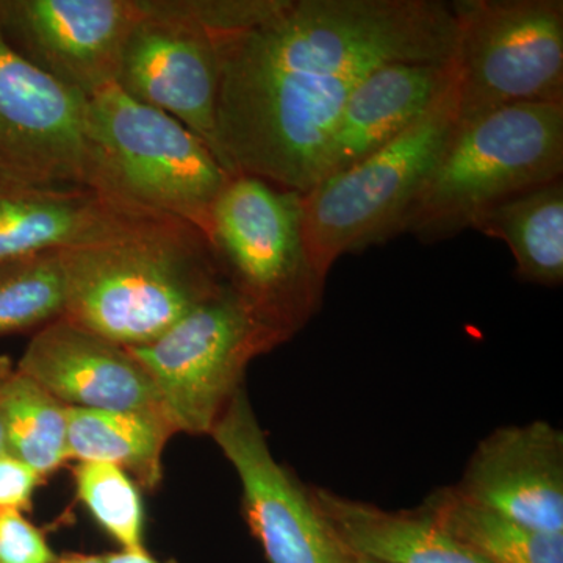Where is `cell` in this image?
Returning <instances> with one entry per match:
<instances>
[{
	"label": "cell",
	"mask_w": 563,
	"mask_h": 563,
	"mask_svg": "<svg viewBox=\"0 0 563 563\" xmlns=\"http://www.w3.org/2000/svg\"><path fill=\"white\" fill-rule=\"evenodd\" d=\"M213 38L218 161L306 195L361 81L390 63L453 60L457 24L442 0H282L261 24Z\"/></svg>",
	"instance_id": "1"
},
{
	"label": "cell",
	"mask_w": 563,
	"mask_h": 563,
	"mask_svg": "<svg viewBox=\"0 0 563 563\" xmlns=\"http://www.w3.org/2000/svg\"><path fill=\"white\" fill-rule=\"evenodd\" d=\"M60 257L62 318L121 346L152 342L228 284L201 231L135 207Z\"/></svg>",
	"instance_id": "2"
},
{
	"label": "cell",
	"mask_w": 563,
	"mask_h": 563,
	"mask_svg": "<svg viewBox=\"0 0 563 563\" xmlns=\"http://www.w3.org/2000/svg\"><path fill=\"white\" fill-rule=\"evenodd\" d=\"M87 136L90 190L188 222L209 240L211 214L232 174L196 133L114 84L88 99Z\"/></svg>",
	"instance_id": "3"
},
{
	"label": "cell",
	"mask_w": 563,
	"mask_h": 563,
	"mask_svg": "<svg viewBox=\"0 0 563 563\" xmlns=\"http://www.w3.org/2000/svg\"><path fill=\"white\" fill-rule=\"evenodd\" d=\"M563 103H518L457 128L399 233L422 243L453 239L477 214L562 179Z\"/></svg>",
	"instance_id": "4"
},
{
	"label": "cell",
	"mask_w": 563,
	"mask_h": 563,
	"mask_svg": "<svg viewBox=\"0 0 563 563\" xmlns=\"http://www.w3.org/2000/svg\"><path fill=\"white\" fill-rule=\"evenodd\" d=\"M457 131V69L431 109L401 135L302 195L303 236L314 269L328 279L344 254L398 235Z\"/></svg>",
	"instance_id": "5"
},
{
	"label": "cell",
	"mask_w": 563,
	"mask_h": 563,
	"mask_svg": "<svg viewBox=\"0 0 563 563\" xmlns=\"http://www.w3.org/2000/svg\"><path fill=\"white\" fill-rule=\"evenodd\" d=\"M209 243L229 287L285 340L320 312L325 279L307 250L301 192L235 174L214 206Z\"/></svg>",
	"instance_id": "6"
},
{
	"label": "cell",
	"mask_w": 563,
	"mask_h": 563,
	"mask_svg": "<svg viewBox=\"0 0 563 563\" xmlns=\"http://www.w3.org/2000/svg\"><path fill=\"white\" fill-rule=\"evenodd\" d=\"M285 342L225 284L157 339L125 347L150 373L176 432L210 435L247 365Z\"/></svg>",
	"instance_id": "7"
},
{
	"label": "cell",
	"mask_w": 563,
	"mask_h": 563,
	"mask_svg": "<svg viewBox=\"0 0 563 563\" xmlns=\"http://www.w3.org/2000/svg\"><path fill=\"white\" fill-rule=\"evenodd\" d=\"M457 128L518 103H563L562 0H457Z\"/></svg>",
	"instance_id": "8"
},
{
	"label": "cell",
	"mask_w": 563,
	"mask_h": 563,
	"mask_svg": "<svg viewBox=\"0 0 563 563\" xmlns=\"http://www.w3.org/2000/svg\"><path fill=\"white\" fill-rule=\"evenodd\" d=\"M210 435L239 476L244 517L269 563L354 562L314 501L312 487L274 457L244 387Z\"/></svg>",
	"instance_id": "9"
},
{
	"label": "cell",
	"mask_w": 563,
	"mask_h": 563,
	"mask_svg": "<svg viewBox=\"0 0 563 563\" xmlns=\"http://www.w3.org/2000/svg\"><path fill=\"white\" fill-rule=\"evenodd\" d=\"M87 102L22 58L0 31V180L90 188Z\"/></svg>",
	"instance_id": "10"
},
{
	"label": "cell",
	"mask_w": 563,
	"mask_h": 563,
	"mask_svg": "<svg viewBox=\"0 0 563 563\" xmlns=\"http://www.w3.org/2000/svg\"><path fill=\"white\" fill-rule=\"evenodd\" d=\"M139 0H0V31L22 58L90 99L117 84Z\"/></svg>",
	"instance_id": "11"
},
{
	"label": "cell",
	"mask_w": 563,
	"mask_h": 563,
	"mask_svg": "<svg viewBox=\"0 0 563 563\" xmlns=\"http://www.w3.org/2000/svg\"><path fill=\"white\" fill-rule=\"evenodd\" d=\"M139 21L122 51L118 87L181 122L217 157L220 57L213 35L166 10L162 0H139Z\"/></svg>",
	"instance_id": "12"
},
{
	"label": "cell",
	"mask_w": 563,
	"mask_h": 563,
	"mask_svg": "<svg viewBox=\"0 0 563 563\" xmlns=\"http://www.w3.org/2000/svg\"><path fill=\"white\" fill-rule=\"evenodd\" d=\"M454 490L536 531L563 533V433L548 421L504 426L477 444Z\"/></svg>",
	"instance_id": "13"
},
{
	"label": "cell",
	"mask_w": 563,
	"mask_h": 563,
	"mask_svg": "<svg viewBox=\"0 0 563 563\" xmlns=\"http://www.w3.org/2000/svg\"><path fill=\"white\" fill-rule=\"evenodd\" d=\"M16 366L65 406L166 417L154 380L128 347L66 318L41 328Z\"/></svg>",
	"instance_id": "14"
},
{
	"label": "cell",
	"mask_w": 563,
	"mask_h": 563,
	"mask_svg": "<svg viewBox=\"0 0 563 563\" xmlns=\"http://www.w3.org/2000/svg\"><path fill=\"white\" fill-rule=\"evenodd\" d=\"M455 69L454 54L450 62L390 63L373 70L344 106L318 181L351 168L407 131L443 95Z\"/></svg>",
	"instance_id": "15"
},
{
	"label": "cell",
	"mask_w": 563,
	"mask_h": 563,
	"mask_svg": "<svg viewBox=\"0 0 563 563\" xmlns=\"http://www.w3.org/2000/svg\"><path fill=\"white\" fill-rule=\"evenodd\" d=\"M128 207L90 188L0 180V262L85 243L109 229Z\"/></svg>",
	"instance_id": "16"
},
{
	"label": "cell",
	"mask_w": 563,
	"mask_h": 563,
	"mask_svg": "<svg viewBox=\"0 0 563 563\" xmlns=\"http://www.w3.org/2000/svg\"><path fill=\"white\" fill-rule=\"evenodd\" d=\"M314 501L352 554L380 563H487L437 523L424 506L385 510L312 487Z\"/></svg>",
	"instance_id": "17"
},
{
	"label": "cell",
	"mask_w": 563,
	"mask_h": 563,
	"mask_svg": "<svg viewBox=\"0 0 563 563\" xmlns=\"http://www.w3.org/2000/svg\"><path fill=\"white\" fill-rule=\"evenodd\" d=\"M470 229L506 243L521 280L561 287L563 177L495 203L477 214Z\"/></svg>",
	"instance_id": "18"
},
{
	"label": "cell",
	"mask_w": 563,
	"mask_h": 563,
	"mask_svg": "<svg viewBox=\"0 0 563 563\" xmlns=\"http://www.w3.org/2000/svg\"><path fill=\"white\" fill-rule=\"evenodd\" d=\"M174 433L163 415L68 407L69 461L111 463L150 490L162 483L163 451Z\"/></svg>",
	"instance_id": "19"
},
{
	"label": "cell",
	"mask_w": 563,
	"mask_h": 563,
	"mask_svg": "<svg viewBox=\"0 0 563 563\" xmlns=\"http://www.w3.org/2000/svg\"><path fill=\"white\" fill-rule=\"evenodd\" d=\"M0 421L7 453L41 476L69 461L68 406L44 390L9 357H0Z\"/></svg>",
	"instance_id": "20"
},
{
	"label": "cell",
	"mask_w": 563,
	"mask_h": 563,
	"mask_svg": "<svg viewBox=\"0 0 563 563\" xmlns=\"http://www.w3.org/2000/svg\"><path fill=\"white\" fill-rule=\"evenodd\" d=\"M422 506L487 563H563V533L536 531L476 506L462 498L453 485L431 493Z\"/></svg>",
	"instance_id": "21"
},
{
	"label": "cell",
	"mask_w": 563,
	"mask_h": 563,
	"mask_svg": "<svg viewBox=\"0 0 563 563\" xmlns=\"http://www.w3.org/2000/svg\"><path fill=\"white\" fill-rule=\"evenodd\" d=\"M60 251L0 262V335L44 328L65 313Z\"/></svg>",
	"instance_id": "22"
},
{
	"label": "cell",
	"mask_w": 563,
	"mask_h": 563,
	"mask_svg": "<svg viewBox=\"0 0 563 563\" xmlns=\"http://www.w3.org/2000/svg\"><path fill=\"white\" fill-rule=\"evenodd\" d=\"M73 476L77 496L103 531L124 551L144 550L143 499L132 477L102 462H79Z\"/></svg>",
	"instance_id": "23"
},
{
	"label": "cell",
	"mask_w": 563,
	"mask_h": 563,
	"mask_svg": "<svg viewBox=\"0 0 563 563\" xmlns=\"http://www.w3.org/2000/svg\"><path fill=\"white\" fill-rule=\"evenodd\" d=\"M282 0H162L163 7L211 35L247 31L268 20Z\"/></svg>",
	"instance_id": "24"
},
{
	"label": "cell",
	"mask_w": 563,
	"mask_h": 563,
	"mask_svg": "<svg viewBox=\"0 0 563 563\" xmlns=\"http://www.w3.org/2000/svg\"><path fill=\"white\" fill-rule=\"evenodd\" d=\"M43 532L13 509H0V563H57Z\"/></svg>",
	"instance_id": "25"
},
{
	"label": "cell",
	"mask_w": 563,
	"mask_h": 563,
	"mask_svg": "<svg viewBox=\"0 0 563 563\" xmlns=\"http://www.w3.org/2000/svg\"><path fill=\"white\" fill-rule=\"evenodd\" d=\"M41 479L43 476L27 463L9 453L0 454V509L31 510Z\"/></svg>",
	"instance_id": "26"
},
{
	"label": "cell",
	"mask_w": 563,
	"mask_h": 563,
	"mask_svg": "<svg viewBox=\"0 0 563 563\" xmlns=\"http://www.w3.org/2000/svg\"><path fill=\"white\" fill-rule=\"evenodd\" d=\"M106 563H162L155 561L146 553V550L141 551H118V553H110L102 555Z\"/></svg>",
	"instance_id": "27"
},
{
	"label": "cell",
	"mask_w": 563,
	"mask_h": 563,
	"mask_svg": "<svg viewBox=\"0 0 563 563\" xmlns=\"http://www.w3.org/2000/svg\"><path fill=\"white\" fill-rule=\"evenodd\" d=\"M57 563H106L102 555L66 554Z\"/></svg>",
	"instance_id": "28"
},
{
	"label": "cell",
	"mask_w": 563,
	"mask_h": 563,
	"mask_svg": "<svg viewBox=\"0 0 563 563\" xmlns=\"http://www.w3.org/2000/svg\"><path fill=\"white\" fill-rule=\"evenodd\" d=\"M7 453L5 432H3L2 421H0V454Z\"/></svg>",
	"instance_id": "29"
},
{
	"label": "cell",
	"mask_w": 563,
	"mask_h": 563,
	"mask_svg": "<svg viewBox=\"0 0 563 563\" xmlns=\"http://www.w3.org/2000/svg\"><path fill=\"white\" fill-rule=\"evenodd\" d=\"M352 563H380V562L373 561V559L362 558V555L354 554V562H352Z\"/></svg>",
	"instance_id": "30"
}]
</instances>
